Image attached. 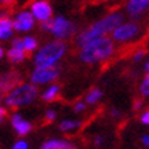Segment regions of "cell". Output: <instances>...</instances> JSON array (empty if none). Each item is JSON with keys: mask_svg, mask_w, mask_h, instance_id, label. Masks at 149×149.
I'll return each mask as SVG.
<instances>
[{"mask_svg": "<svg viewBox=\"0 0 149 149\" xmlns=\"http://www.w3.org/2000/svg\"><path fill=\"white\" fill-rule=\"evenodd\" d=\"M29 146H27V142H25V141H18V142H15L13 146V149H27Z\"/></svg>", "mask_w": 149, "mask_h": 149, "instance_id": "22", "label": "cell"}, {"mask_svg": "<svg viewBox=\"0 0 149 149\" xmlns=\"http://www.w3.org/2000/svg\"><path fill=\"white\" fill-rule=\"evenodd\" d=\"M13 48H15V49H19V51H25V48H23V40L15 38V40L13 41Z\"/></svg>", "mask_w": 149, "mask_h": 149, "instance_id": "21", "label": "cell"}, {"mask_svg": "<svg viewBox=\"0 0 149 149\" xmlns=\"http://www.w3.org/2000/svg\"><path fill=\"white\" fill-rule=\"evenodd\" d=\"M32 14L37 21L48 22L52 17V7L48 1H34L32 3Z\"/></svg>", "mask_w": 149, "mask_h": 149, "instance_id": "8", "label": "cell"}, {"mask_svg": "<svg viewBox=\"0 0 149 149\" xmlns=\"http://www.w3.org/2000/svg\"><path fill=\"white\" fill-rule=\"evenodd\" d=\"M146 70H148V71H149V62H148V63H146Z\"/></svg>", "mask_w": 149, "mask_h": 149, "instance_id": "32", "label": "cell"}, {"mask_svg": "<svg viewBox=\"0 0 149 149\" xmlns=\"http://www.w3.org/2000/svg\"><path fill=\"white\" fill-rule=\"evenodd\" d=\"M14 30V21L10 18H0V40H7Z\"/></svg>", "mask_w": 149, "mask_h": 149, "instance_id": "13", "label": "cell"}, {"mask_svg": "<svg viewBox=\"0 0 149 149\" xmlns=\"http://www.w3.org/2000/svg\"><path fill=\"white\" fill-rule=\"evenodd\" d=\"M66 54V44L62 41H54L41 48L36 55L34 63L37 68L55 67V63Z\"/></svg>", "mask_w": 149, "mask_h": 149, "instance_id": "3", "label": "cell"}, {"mask_svg": "<svg viewBox=\"0 0 149 149\" xmlns=\"http://www.w3.org/2000/svg\"><path fill=\"white\" fill-rule=\"evenodd\" d=\"M113 42L108 37H103L100 40H96L91 44L84 47L79 52V58L85 63H96L105 59L111 58L113 54Z\"/></svg>", "mask_w": 149, "mask_h": 149, "instance_id": "2", "label": "cell"}, {"mask_svg": "<svg viewBox=\"0 0 149 149\" xmlns=\"http://www.w3.org/2000/svg\"><path fill=\"white\" fill-rule=\"evenodd\" d=\"M144 55H145V49H140V51H138V52H137L136 55H134V60H136V62H138V60H141V58H142Z\"/></svg>", "mask_w": 149, "mask_h": 149, "instance_id": "26", "label": "cell"}, {"mask_svg": "<svg viewBox=\"0 0 149 149\" xmlns=\"http://www.w3.org/2000/svg\"><path fill=\"white\" fill-rule=\"evenodd\" d=\"M17 82L18 78L14 74H4V75H0V92L3 91H13L14 88H17Z\"/></svg>", "mask_w": 149, "mask_h": 149, "instance_id": "12", "label": "cell"}, {"mask_svg": "<svg viewBox=\"0 0 149 149\" xmlns=\"http://www.w3.org/2000/svg\"><path fill=\"white\" fill-rule=\"evenodd\" d=\"M51 32L56 38L63 40V38H68L72 33L75 32V26L74 23L67 21L63 17H56L55 19H52V29Z\"/></svg>", "mask_w": 149, "mask_h": 149, "instance_id": "5", "label": "cell"}, {"mask_svg": "<svg viewBox=\"0 0 149 149\" xmlns=\"http://www.w3.org/2000/svg\"><path fill=\"white\" fill-rule=\"evenodd\" d=\"M122 19L123 17L120 13H113L111 15H108V17H105V18L100 19L99 22H96L95 25H92L89 29L84 30L79 34L77 44L81 48H84V47H86L88 44H91L93 41L103 38V36H107L108 33L113 32L115 29L120 26Z\"/></svg>", "mask_w": 149, "mask_h": 149, "instance_id": "1", "label": "cell"}, {"mask_svg": "<svg viewBox=\"0 0 149 149\" xmlns=\"http://www.w3.org/2000/svg\"><path fill=\"white\" fill-rule=\"evenodd\" d=\"M59 91H60V88L58 85H52L51 88H48L45 92H44V95H42V99L45 100V101H52L58 97L59 95Z\"/></svg>", "mask_w": 149, "mask_h": 149, "instance_id": "16", "label": "cell"}, {"mask_svg": "<svg viewBox=\"0 0 149 149\" xmlns=\"http://www.w3.org/2000/svg\"><path fill=\"white\" fill-rule=\"evenodd\" d=\"M37 45H38V42H37V40L34 37H25L23 38V48H25L26 52L34 51L37 48Z\"/></svg>", "mask_w": 149, "mask_h": 149, "instance_id": "17", "label": "cell"}, {"mask_svg": "<svg viewBox=\"0 0 149 149\" xmlns=\"http://www.w3.org/2000/svg\"><path fill=\"white\" fill-rule=\"evenodd\" d=\"M11 123H13L15 131L18 133L19 136H25L29 131L32 130V125L29 122H26L19 113H14L13 118H11Z\"/></svg>", "mask_w": 149, "mask_h": 149, "instance_id": "11", "label": "cell"}, {"mask_svg": "<svg viewBox=\"0 0 149 149\" xmlns=\"http://www.w3.org/2000/svg\"><path fill=\"white\" fill-rule=\"evenodd\" d=\"M149 8V0H131L126 6L127 13L131 18H138L141 14H144Z\"/></svg>", "mask_w": 149, "mask_h": 149, "instance_id": "10", "label": "cell"}, {"mask_svg": "<svg viewBox=\"0 0 149 149\" xmlns=\"http://www.w3.org/2000/svg\"><path fill=\"white\" fill-rule=\"evenodd\" d=\"M96 145H99V144H101V142H103V138H101V137H97V138H96Z\"/></svg>", "mask_w": 149, "mask_h": 149, "instance_id": "30", "label": "cell"}, {"mask_svg": "<svg viewBox=\"0 0 149 149\" xmlns=\"http://www.w3.org/2000/svg\"><path fill=\"white\" fill-rule=\"evenodd\" d=\"M42 149H74V145L66 141H59V140H51L47 144H44Z\"/></svg>", "mask_w": 149, "mask_h": 149, "instance_id": "14", "label": "cell"}, {"mask_svg": "<svg viewBox=\"0 0 149 149\" xmlns=\"http://www.w3.org/2000/svg\"><path fill=\"white\" fill-rule=\"evenodd\" d=\"M141 107H142V103H141V101H137L136 105H134V108L138 109V108H141Z\"/></svg>", "mask_w": 149, "mask_h": 149, "instance_id": "29", "label": "cell"}, {"mask_svg": "<svg viewBox=\"0 0 149 149\" xmlns=\"http://www.w3.org/2000/svg\"><path fill=\"white\" fill-rule=\"evenodd\" d=\"M79 126V122H74V120H63L60 123V130L62 131H70L74 130L75 127Z\"/></svg>", "mask_w": 149, "mask_h": 149, "instance_id": "19", "label": "cell"}, {"mask_svg": "<svg viewBox=\"0 0 149 149\" xmlns=\"http://www.w3.org/2000/svg\"><path fill=\"white\" fill-rule=\"evenodd\" d=\"M3 54H4V52H3V48H1V47H0V59L3 58Z\"/></svg>", "mask_w": 149, "mask_h": 149, "instance_id": "31", "label": "cell"}, {"mask_svg": "<svg viewBox=\"0 0 149 149\" xmlns=\"http://www.w3.org/2000/svg\"><path fill=\"white\" fill-rule=\"evenodd\" d=\"M34 26V17L29 11H22L17 14V17L14 19V29L17 32H27Z\"/></svg>", "mask_w": 149, "mask_h": 149, "instance_id": "9", "label": "cell"}, {"mask_svg": "<svg viewBox=\"0 0 149 149\" xmlns=\"http://www.w3.org/2000/svg\"><path fill=\"white\" fill-rule=\"evenodd\" d=\"M141 93L144 96H149V71L146 74L145 79L142 81V84H141Z\"/></svg>", "mask_w": 149, "mask_h": 149, "instance_id": "20", "label": "cell"}, {"mask_svg": "<svg viewBox=\"0 0 149 149\" xmlns=\"http://www.w3.org/2000/svg\"><path fill=\"white\" fill-rule=\"evenodd\" d=\"M59 75V70L56 67H45V68H36L33 71L32 79L33 84H47V82L54 81Z\"/></svg>", "mask_w": 149, "mask_h": 149, "instance_id": "7", "label": "cell"}, {"mask_svg": "<svg viewBox=\"0 0 149 149\" xmlns=\"http://www.w3.org/2000/svg\"><path fill=\"white\" fill-rule=\"evenodd\" d=\"M140 33V26L137 23H123L112 32V38L115 41H129Z\"/></svg>", "mask_w": 149, "mask_h": 149, "instance_id": "6", "label": "cell"}, {"mask_svg": "<svg viewBox=\"0 0 149 149\" xmlns=\"http://www.w3.org/2000/svg\"><path fill=\"white\" fill-rule=\"evenodd\" d=\"M7 56H8V59L13 63H18V62H22L26 55H25V51H19V49H15V48H11V49L7 52Z\"/></svg>", "mask_w": 149, "mask_h": 149, "instance_id": "15", "label": "cell"}, {"mask_svg": "<svg viewBox=\"0 0 149 149\" xmlns=\"http://www.w3.org/2000/svg\"><path fill=\"white\" fill-rule=\"evenodd\" d=\"M142 142H144L146 146H149V136H144V137H142Z\"/></svg>", "mask_w": 149, "mask_h": 149, "instance_id": "28", "label": "cell"}, {"mask_svg": "<svg viewBox=\"0 0 149 149\" xmlns=\"http://www.w3.org/2000/svg\"><path fill=\"white\" fill-rule=\"evenodd\" d=\"M141 122L144 123V125H149V111H145L142 113V116H141Z\"/></svg>", "mask_w": 149, "mask_h": 149, "instance_id": "25", "label": "cell"}, {"mask_svg": "<svg viewBox=\"0 0 149 149\" xmlns=\"http://www.w3.org/2000/svg\"><path fill=\"white\" fill-rule=\"evenodd\" d=\"M55 116H56V113L54 112V111H47V113H45V122H52L55 119Z\"/></svg>", "mask_w": 149, "mask_h": 149, "instance_id": "23", "label": "cell"}, {"mask_svg": "<svg viewBox=\"0 0 149 149\" xmlns=\"http://www.w3.org/2000/svg\"><path fill=\"white\" fill-rule=\"evenodd\" d=\"M85 104L82 103V101H78L77 104H75V107H74V109H75V112H81V111H85Z\"/></svg>", "mask_w": 149, "mask_h": 149, "instance_id": "24", "label": "cell"}, {"mask_svg": "<svg viewBox=\"0 0 149 149\" xmlns=\"http://www.w3.org/2000/svg\"><path fill=\"white\" fill-rule=\"evenodd\" d=\"M6 115H7V111H6V108L0 107V122H3V120H4Z\"/></svg>", "mask_w": 149, "mask_h": 149, "instance_id": "27", "label": "cell"}, {"mask_svg": "<svg viewBox=\"0 0 149 149\" xmlns=\"http://www.w3.org/2000/svg\"><path fill=\"white\" fill-rule=\"evenodd\" d=\"M37 92L38 91L36 89V86L30 84L18 85L6 96V104L11 108H19L27 105L37 97Z\"/></svg>", "mask_w": 149, "mask_h": 149, "instance_id": "4", "label": "cell"}, {"mask_svg": "<svg viewBox=\"0 0 149 149\" xmlns=\"http://www.w3.org/2000/svg\"><path fill=\"white\" fill-rule=\"evenodd\" d=\"M101 96H103V93H101L100 89H92V91L88 93V96H86V101L89 104H95L101 99Z\"/></svg>", "mask_w": 149, "mask_h": 149, "instance_id": "18", "label": "cell"}, {"mask_svg": "<svg viewBox=\"0 0 149 149\" xmlns=\"http://www.w3.org/2000/svg\"><path fill=\"white\" fill-rule=\"evenodd\" d=\"M1 99H3V95H1V92H0V101H1Z\"/></svg>", "mask_w": 149, "mask_h": 149, "instance_id": "33", "label": "cell"}]
</instances>
